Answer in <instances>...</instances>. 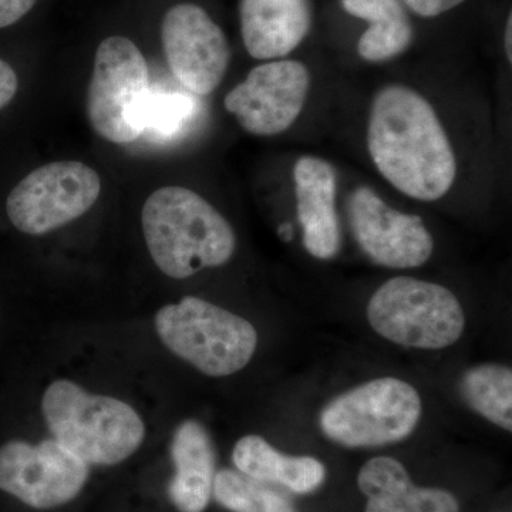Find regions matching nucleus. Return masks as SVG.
I'll return each mask as SVG.
<instances>
[{"mask_svg": "<svg viewBox=\"0 0 512 512\" xmlns=\"http://www.w3.org/2000/svg\"><path fill=\"white\" fill-rule=\"evenodd\" d=\"M349 218L357 244L377 265L393 269L417 268L429 261L433 237L417 215L389 207L367 187L353 191Z\"/></svg>", "mask_w": 512, "mask_h": 512, "instance_id": "f8f14e48", "label": "nucleus"}, {"mask_svg": "<svg viewBox=\"0 0 512 512\" xmlns=\"http://www.w3.org/2000/svg\"><path fill=\"white\" fill-rule=\"evenodd\" d=\"M239 18L249 56L256 60L281 59L308 36L311 0H241Z\"/></svg>", "mask_w": 512, "mask_h": 512, "instance_id": "4468645a", "label": "nucleus"}, {"mask_svg": "<svg viewBox=\"0 0 512 512\" xmlns=\"http://www.w3.org/2000/svg\"><path fill=\"white\" fill-rule=\"evenodd\" d=\"M367 319L390 342L431 350L454 345L466 325L453 292L410 276L384 282L367 305Z\"/></svg>", "mask_w": 512, "mask_h": 512, "instance_id": "39448f33", "label": "nucleus"}, {"mask_svg": "<svg viewBox=\"0 0 512 512\" xmlns=\"http://www.w3.org/2000/svg\"><path fill=\"white\" fill-rule=\"evenodd\" d=\"M190 97L178 93L151 90L143 110L144 133L151 130L160 136H171L183 127L192 113Z\"/></svg>", "mask_w": 512, "mask_h": 512, "instance_id": "412c9836", "label": "nucleus"}, {"mask_svg": "<svg viewBox=\"0 0 512 512\" xmlns=\"http://www.w3.org/2000/svg\"><path fill=\"white\" fill-rule=\"evenodd\" d=\"M357 484L369 500L366 512H460L447 491L413 485L406 468L394 458L367 461Z\"/></svg>", "mask_w": 512, "mask_h": 512, "instance_id": "2eb2a0df", "label": "nucleus"}, {"mask_svg": "<svg viewBox=\"0 0 512 512\" xmlns=\"http://www.w3.org/2000/svg\"><path fill=\"white\" fill-rule=\"evenodd\" d=\"M279 237L284 239V241H291L293 238V227L289 222H285L281 227L278 228Z\"/></svg>", "mask_w": 512, "mask_h": 512, "instance_id": "a878e982", "label": "nucleus"}, {"mask_svg": "<svg viewBox=\"0 0 512 512\" xmlns=\"http://www.w3.org/2000/svg\"><path fill=\"white\" fill-rule=\"evenodd\" d=\"M171 456L175 476L170 484L171 501L180 512H202L214 485L215 454L207 430L198 421H184L175 431Z\"/></svg>", "mask_w": 512, "mask_h": 512, "instance_id": "dca6fc26", "label": "nucleus"}, {"mask_svg": "<svg viewBox=\"0 0 512 512\" xmlns=\"http://www.w3.org/2000/svg\"><path fill=\"white\" fill-rule=\"evenodd\" d=\"M16 92H18V76L9 63L0 59V110L8 106L16 96Z\"/></svg>", "mask_w": 512, "mask_h": 512, "instance_id": "b1692460", "label": "nucleus"}, {"mask_svg": "<svg viewBox=\"0 0 512 512\" xmlns=\"http://www.w3.org/2000/svg\"><path fill=\"white\" fill-rule=\"evenodd\" d=\"M161 342L208 376L234 375L254 356L258 335L247 319L194 296L158 311Z\"/></svg>", "mask_w": 512, "mask_h": 512, "instance_id": "20e7f679", "label": "nucleus"}, {"mask_svg": "<svg viewBox=\"0 0 512 512\" xmlns=\"http://www.w3.org/2000/svg\"><path fill=\"white\" fill-rule=\"evenodd\" d=\"M101 180L80 161H56L36 168L6 201L10 222L20 232L43 235L86 214L96 204Z\"/></svg>", "mask_w": 512, "mask_h": 512, "instance_id": "6e6552de", "label": "nucleus"}, {"mask_svg": "<svg viewBox=\"0 0 512 512\" xmlns=\"http://www.w3.org/2000/svg\"><path fill=\"white\" fill-rule=\"evenodd\" d=\"M293 181L305 248L315 258H333L340 244L335 170L322 158L301 157L293 168Z\"/></svg>", "mask_w": 512, "mask_h": 512, "instance_id": "ddd939ff", "label": "nucleus"}, {"mask_svg": "<svg viewBox=\"0 0 512 512\" xmlns=\"http://www.w3.org/2000/svg\"><path fill=\"white\" fill-rule=\"evenodd\" d=\"M215 498L234 512H295L285 497L262 481L224 470L214 478Z\"/></svg>", "mask_w": 512, "mask_h": 512, "instance_id": "aec40b11", "label": "nucleus"}, {"mask_svg": "<svg viewBox=\"0 0 512 512\" xmlns=\"http://www.w3.org/2000/svg\"><path fill=\"white\" fill-rule=\"evenodd\" d=\"M146 57L133 40L110 36L97 47L87 92V117L93 130L114 144L143 136V110L150 96Z\"/></svg>", "mask_w": 512, "mask_h": 512, "instance_id": "423d86ee", "label": "nucleus"}, {"mask_svg": "<svg viewBox=\"0 0 512 512\" xmlns=\"http://www.w3.org/2000/svg\"><path fill=\"white\" fill-rule=\"evenodd\" d=\"M55 440L86 464L113 466L143 443V420L119 399L92 396L69 380L47 387L42 403Z\"/></svg>", "mask_w": 512, "mask_h": 512, "instance_id": "7ed1b4c3", "label": "nucleus"}, {"mask_svg": "<svg viewBox=\"0 0 512 512\" xmlns=\"http://www.w3.org/2000/svg\"><path fill=\"white\" fill-rule=\"evenodd\" d=\"M37 0H0V29L15 25L35 8Z\"/></svg>", "mask_w": 512, "mask_h": 512, "instance_id": "4be33fe9", "label": "nucleus"}, {"mask_svg": "<svg viewBox=\"0 0 512 512\" xmlns=\"http://www.w3.org/2000/svg\"><path fill=\"white\" fill-rule=\"evenodd\" d=\"M232 458L245 476L262 483L284 485L298 494L316 490L326 476L325 467L315 458L285 456L259 436L239 440Z\"/></svg>", "mask_w": 512, "mask_h": 512, "instance_id": "f3484780", "label": "nucleus"}, {"mask_svg": "<svg viewBox=\"0 0 512 512\" xmlns=\"http://www.w3.org/2000/svg\"><path fill=\"white\" fill-rule=\"evenodd\" d=\"M161 43L168 67L188 92L207 96L220 86L231 47L224 30L195 3H178L165 12Z\"/></svg>", "mask_w": 512, "mask_h": 512, "instance_id": "9b49d317", "label": "nucleus"}, {"mask_svg": "<svg viewBox=\"0 0 512 512\" xmlns=\"http://www.w3.org/2000/svg\"><path fill=\"white\" fill-rule=\"evenodd\" d=\"M461 394L476 410L501 429L512 430V372L510 367H474L461 380Z\"/></svg>", "mask_w": 512, "mask_h": 512, "instance_id": "6ab92c4d", "label": "nucleus"}, {"mask_svg": "<svg viewBox=\"0 0 512 512\" xmlns=\"http://www.w3.org/2000/svg\"><path fill=\"white\" fill-rule=\"evenodd\" d=\"M311 87V73L298 60L259 64L225 96L224 106L247 133L274 137L301 116Z\"/></svg>", "mask_w": 512, "mask_h": 512, "instance_id": "1a4fd4ad", "label": "nucleus"}, {"mask_svg": "<svg viewBox=\"0 0 512 512\" xmlns=\"http://www.w3.org/2000/svg\"><path fill=\"white\" fill-rule=\"evenodd\" d=\"M141 224L151 258L170 278L217 268L234 255L235 234L229 222L188 188L154 191L144 204Z\"/></svg>", "mask_w": 512, "mask_h": 512, "instance_id": "f03ea898", "label": "nucleus"}, {"mask_svg": "<svg viewBox=\"0 0 512 512\" xmlns=\"http://www.w3.org/2000/svg\"><path fill=\"white\" fill-rule=\"evenodd\" d=\"M367 148L379 173L397 191L437 201L453 187L457 161L433 106L410 87L377 92L367 123Z\"/></svg>", "mask_w": 512, "mask_h": 512, "instance_id": "f257e3e1", "label": "nucleus"}, {"mask_svg": "<svg viewBox=\"0 0 512 512\" xmlns=\"http://www.w3.org/2000/svg\"><path fill=\"white\" fill-rule=\"evenodd\" d=\"M343 9L369 22L357 52L367 62H386L412 45L414 30L399 0H342Z\"/></svg>", "mask_w": 512, "mask_h": 512, "instance_id": "a211bd4d", "label": "nucleus"}, {"mask_svg": "<svg viewBox=\"0 0 512 512\" xmlns=\"http://www.w3.org/2000/svg\"><path fill=\"white\" fill-rule=\"evenodd\" d=\"M89 477V464L59 441L37 446L10 441L0 448V490L39 510L72 501Z\"/></svg>", "mask_w": 512, "mask_h": 512, "instance_id": "9d476101", "label": "nucleus"}, {"mask_svg": "<svg viewBox=\"0 0 512 512\" xmlns=\"http://www.w3.org/2000/svg\"><path fill=\"white\" fill-rule=\"evenodd\" d=\"M404 2L421 18H436L448 10L457 8L466 0H404Z\"/></svg>", "mask_w": 512, "mask_h": 512, "instance_id": "5701e85b", "label": "nucleus"}, {"mask_svg": "<svg viewBox=\"0 0 512 512\" xmlns=\"http://www.w3.org/2000/svg\"><path fill=\"white\" fill-rule=\"evenodd\" d=\"M512 15H508L507 25H505L504 46L505 55H507L508 62H512Z\"/></svg>", "mask_w": 512, "mask_h": 512, "instance_id": "393cba45", "label": "nucleus"}, {"mask_svg": "<svg viewBox=\"0 0 512 512\" xmlns=\"http://www.w3.org/2000/svg\"><path fill=\"white\" fill-rule=\"evenodd\" d=\"M420 414V396L412 384L383 377L336 397L320 414V427L342 446L380 447L410 436Z\"/></svg>", "mask_w": 512, "mask_h": 512, "instance_id": "0eeeda50", "label": "nucleus"}]
</instances>
